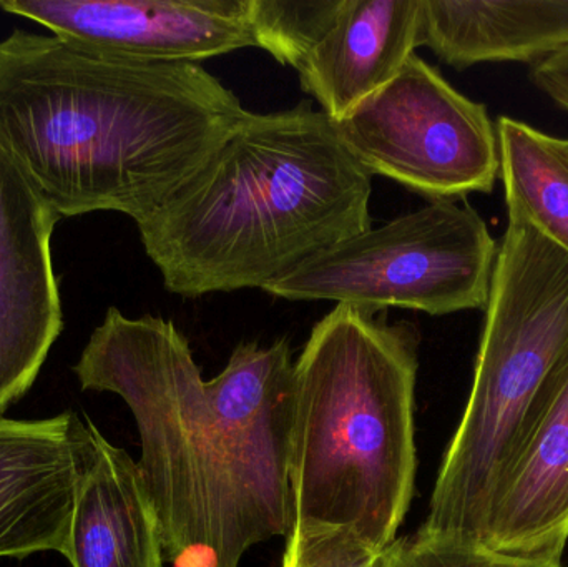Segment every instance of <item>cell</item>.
Instances as JSON below:
<instances>
[{
  "mask_svg": "<svg viewBox=\"0 0 568 567\" xmlns=\"http://www.w3.org/2000/svg\"><path fill=\"white\" fill-rule=\"evenodd\" d=\"M73 373L82 389L119 395L135 418L166 565L240 567L253 546L291 535L286 338L240 343L205 382L172 320L112 306Z\"/></svg>",
  "mask_w": 568,
  "mask_h": 567,
  "instance_id": "6da1fadb",
  "label": "cell"
},
{
  "mask_svg": "<svg viewBox=\"0 0 568 567\" xmlns=\"http://www.w3.org/2000/svg\"><path fill=\"white\" fill-rule=\"evenodd\" d=\"M246 112L195 62L126 59L20 29L0 40V145L60 219L145 222Z\"/></svg>",
  "mask_w": 568,
  "mask_h": 567,
  "instance_id": "7a4b0ae2",
  "label": "cell"
},
{
  "mask_svg": "<svg viewBox=\"0 0 568 567\" xmlns=\"http://www.w3.org/2000/svg\"><path fill=\"white\" fill-rule=\"evenodd\" d=\"M373 175L321 110L246 112L209 160L139 223L173 295L265 290L373 226Z\"/></svg>",
  "mask_w": 568,
  "mask_h": 567,
  "instance_id": "3957f363",
  "label": "cell"
},
{
  "mask_svg": "<svg viewBox=\"0 0 568 567\" xmlns=\"http://www.w3.org/2000/svg\"><path fill=\"white\" fill-rule=\"evenodd\" d=\"M419 330L337 305L294 363L290 472L294 525L334 526L377 549L414 498Z\"/></svg>",
  "mask_w": 568,
  "mask_h": 567,
  "instance_id": "277c9868",
  "label": "cell"
},
{
  "mask_svg": "<svg viewBox=\"0 0 568 567\" xmlns=\"http://www.w3.org/2000/svg\"><path fill=\"white\" fill-rule=\"evenodd\" d=\"M568 352V255L526 223L497 250L473 388L419 535L483 545L494 493Z\"/></svg>",
  "mask_w": 568,
  "mask_h": 567,
  "instance_id": "5b68a950",
  "label": "cell"
},
{
  "mask_svg": "<svg viewBox=\"0 0 568 567\" xmlns=\"http://www.w3.org/2000/svg\"><path fill=\"white\" fill-rule=\"evenodd\" d=\"M497 250L473 206L433 200L317 253L263 292L367 313L400 308L440 316L486 310Z\"/></svg>",
  "mask_w": 568,
  "mask_h": 567,
  "instance_id": "8992f818",
  "label": "cell"
},
{
  "mask_svg": "<svg viewBox=\"0 0 568 567\" xmlns=\"http://www.w3.org/2000/svg\"><path fill=\"white\" fill-rule=\"evenodd\" d=\"M334 126L371 175L433 200L490 193L499 179V139L486 105L417 53Z\"/></svg>",
  "mask_w": 568,
  "mask_h": 567,
  "instance_id": "52a82bcc",
  "label": "cell"
},
{
  "mask_svg": "<svg viewBox=\"0 0 568 567\" xmlns=\"http://www.w3.org/2000/svg\"><path fill=\"white\" fill-rule=\"evenodd\" d=\"M59 220L0 145V416L29 392L63 330L50 250Z\"/></svg>",
  "mask_w": 568,
  "mask_h": 567,
  "instance_id": "ba28073f",
  "label": "cell"
},
{
  "mask_svg": "<svg viewBox=\"0 0 568 567\" xmlns=\"http://www.w3.org/2000/svg\"><path fill=\"white\" fill-rule=\"evenodd\" d=\"M248 0H0V10L112 55L200 62L253 45Z\"/></svg>",
  "mask_w": 568,
  "mask_h": 567,
  "instance_id": "9c48e42d",
  "label": "cell"
},
{
  "mask_svg": "<svg viewBox=\"0 0 568 567\" xmlns=\"http://www.w3.org/2000/svg\"><path fill=\"white\" fill-rule=\"evenodd\" d=\"M73 413L0 416V558L63 556L77 482L90 453V426Z\"/></svg>",
  "mask_w": 568,
  "mask_h": 567,
  "instance_id": "30bf717a",
  "label": "cell"
},
{
  "mask_svg": "<svg viewBox=\"0 0 568 567\" xmlns=\"http://www.w3.org/2000/svg\"><path fill=\"white\" fill-rule=\"evenodd\" d=\"M568 541V352L530 412L494 493L483 545L562 563Z\"/></svg>",
  "mask_w": 568,
  "mask_h": 567,
  "instance_id": "8fae6325",
  "label": "cell"
},
{
  "mask_svg": "<svg viewBox=\"0 0 568 567\" xmlns=\"http://www.w3.org/2000/svg\"><path fill=\"white\" fill-rule=\"evenodd\" d=\"M63 558L72 567H166L162 528L139 463L89 419Z\"/></svg>",
  "mask_w": 568,
  "mask_h": 567,
  "instance_id": "7c38bea8",
  "label": "cell"
},
{
  "mask_svg": "<svg viewBox=\"0 0 568 567\" xmlns=\"http://www.w3.org/2000/svg\"><path fill=\"white\" fill-rule=\"evenodd\" d=\"M420 6L423 0H346L333 29L297 67L301 90L339 122L416 53Z\"/></svg>",
  "mask_w": 568,
  "mask_h": 567,
  "instance_id": "4fadbf2b",
  "label": "cell"
},
{
  "mask_svg": "<svg viewBox=\"0 0 568 567\" xmlns=\"http://www.w3.org/2000/svg\"><path fill=\"white\" fill-rule=\"evenodd\" d=\"M419 45L447 65H537L568 50V0H423Z\"/></svg>",
  "mask_w": 568,
  "mask_h": 567,
  "instance_id": "5bb4252c",
  "label": "cell"
},
{
  "mask_svg": "<svg viewBox=\"0 0 568 567\" xmlns=\"http://www.w3.org/2000/svg\"><path fill=\"white\" fill-rule=\"evenodd\" d=\"M500 172L510 222L526 223L568 255V140L499 117Z\"/></svg>",
  "mask_w": 568,
  "mask_h": 567,
  "instance_id": "9a60e30c",
  "label": "cell"
},
{
  "mask_svg": "<svg viewBox=\"0 0 568 567\" xmlns=\"http://www.w3.org/2000/svg\"><path fill=\"white\" fill-rule=\"evenodd\" d=\"M344 6L346 0H248L246 17L253 45L297 70L333 29Z\"/></svg>",
  "mask_w": 568,
  "mask_h": 567,
  "instance_id": "2e32d148",
  "label": "cell"
},
{
  "mask_svg": "<svg viewBox=\"0 0 568 567\" xmlns=\"http://www.w3.org/2000/svg\"><path fill=\"white\" fill-rule=\"evenodd\" d=\"M374 567H562L560 561L493 551L484 545L406 536L381 551Z\"/></svg>",
  "mask_w": 568,
  "mask_h": 567,
  "instance_id": "e0dca14e",
  "label": "cell"
},
{
  "mask_svg": "<svg viewBox=\"0 0 568 567\" xmlns=\"http://www.w3.org/2000/svg\"><path fill=\"white\" fill-rule=\"evenodd\" d=\"M381 551L351 529L296 523L286 538L283 567H374Z\"/></svg>",
  "mask_w": 568,
  "mask_h": 567,
  "instance_id": "ac0fdd59",
  "label": "cell"
},
{
  "mask_svg": "<svg viewBox=\"0 0 568 567\" xmlns=\"http://www.w3.org/2000/svg\"><path fill=\"white\" fill-rule=\"evenodd\" d=\"M530 77L540 92L568 112V50L534 65Z\"/></svg>",
  "mask_w": 568,
  "mask_h": 567,
  "instance_id": "d6986e66",
  "label": "cell"
}]
</instances>
